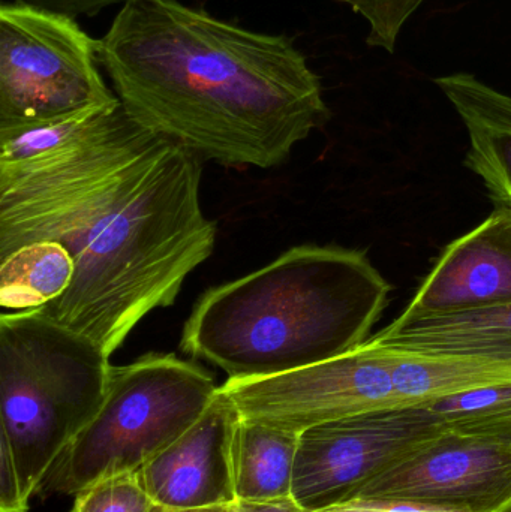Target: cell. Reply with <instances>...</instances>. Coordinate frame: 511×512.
<instances>
[{
    "instance_id": "6da1fadb",
    "label": "cell",
    "mask_w": 511,
    "mask_h": 512,
    "mask_svg": "<svg viewBox=\"0 0 511 512\" xmlns=\"http://www.w3.org/2000/svg\"><path fill=\"white\" fill-rule=\"evenodd\" d=\"M200 186L194 153L120 102L93 111L50 149L0 161V259L29 243L62 245L74 279L41 309L111 357L215 251Z\"/></svg>"
},
{
    "instance_id": "7a4b0ae2",
    "label": "cell",
    "mask_w": 511,
    "mask_h": 512,
    "mask_svg": "<svg viewBox=\"0 0 511 512\" xmlns=\"http://www.w3.org/2000/svg\"><path fill=\"white\" fill-rule=\"evenodd\" d=\"M99 62L135 122L225 167H278L330 119L321 78L293 38L180 0L123 3Z\"/></svg>"
},
{
    "instance_id": "3957f363",
    "label": "cell",
    "mask_w": 511,
    "mask_h": 512,
    "mask_svg": "<svg viewBox=\"0 0 511 512\" xmlns=\"http://www.w3.org/2000/svg\"><path fill=\"white\" fill-rule=\"evenodd\" d=\"M390 291L365 252L296 246L254 273L204 292L180 346L228 379L282 375L368 342Z\"/></svg>"
},
{
    "instance_id": "277c9868",
    "label": "cell",
    "mask_w": 511,
    "mask_h": 512,
    "mask_svg": "<svg viewBox=\"0 0 511 512\" xmlns=\"http://www.w3.org/2000/svg\"><path fill=\"white\" fill-rule=\"evenodd\" d=\"M110 355L42 309L0 316V447L27 498L104 402Z\"/></svg>"
},
{
    "instance_id": "5b68a950",
    "label": "cell",
    "mask_w": 511,
    "mask_h": 512,
    "mask_svg": "<svg viewBox=\"0 0 511 512\" xmlns=\"http://www.w3.org/2000/svg\"><path fill=\"white\" fill-rule=\"evenodd\" d=\"M219 388L212 373L173 354L111 366L101 408L39 492L77 495L102 478L140 471L197 423Z\"/></svg>"
},
{
    "instance_id": "8992f818",
    "label": "cell",
    "mask_w": 511,
    "mask_h": 512,
    "mask_svg": "<svg viewBox=\"0 0 511 512\" xmlns=\"http://www.w3.org/2000/svg\"><path fill=\"white\" fill-rule=\"evenodd\" d=\"M101 39L75 17L32 3L0 6V131L69 119L119 98L99 72Z\"/></svg>"
},
{
    "instance_id": "52a82bcc",
    "label": "cell",
    "mask_w": 511,
    "mask_h": 512,
    "mask_svg": "<svg viewBox=\"0 0 511 512\" xmlns=\"http://www.w3.org/2000/svg\"><path fill=\"white\" fill-rule=\"evenodd\" d=\"M429 406L378 409L300 433L293 501L305 512L354 498L446 435Z\"/></svg>"
},
{
    "instance_id": "ba28073f",
    "label": "cell",
    "mask_w": 511,
    "mask_h": 512,
    "mask_svg": "<svg viewBox=\"0 0 511 512\" xmlns=\"http://www.w3.org/2000/svg\"><path fill=\"white\" fill-rule=\"evenodd\" d=\"M221 390L233 400L242 420L294 433L405 406L393 385L389 354L368 342L347 354L282 375L227 379Z\"/></svg>"
},
{
    "instance_id": "9c48e42d",
    "label": "cell",
    "mask_w": 511,
    "mask_h": 512,
    "mask_svg": "<svg viewBox=\"0 0 511 512\" xmlns=\"http://www.w3.org/2000/svg\"><path fill=\"white\" fill-rule=\"evenodd\" d=\"M354 498L504 512L511 507V442L446 433L413 459L375 478Z\"/></svg>"
},
{
    "instance_id": "30bf717a",
    "label": "cell",
    "mask_w": 511,
    "mask_h": 512,
    "mask_svg": "<svg viewBox=\"0 0 511 512\" xmlns=\"http://www.w3.org/2000/svg\"><path fill=\"white\" fill-rule=\"evenodd\" d=\"M240 421L233 400L219 388L197 423L138 471L153 504L168 510L236 504L234 441Z\"/></svg>"
},
{
    "instance_id": "8fae6325",
    "label": "cell",
    "mask_w": 511,
    "mask_h": 512,
    "mask_svg": "<svg viewBox=\"0 0 511 512\" xmlns=\"http://www.w3.org/2000/svg\"><path fill=\"white\" fill-rule=\"evenodd\" d=\"M511 303V209L450 243L395 319L399 324Z\"/></svg>"
},
{
    "instance_id": "7c38bea8",
    "label": "cell",
    "mask_w": 511,
    "mask_h": 512,
    "mask_svg": "<svg viewBox=\"0 0 511 512\" xmlns=\"http://www.w3.org/2000/svg\"><path fill=\"white\" fill-rule=\"evenodd\" d=\"M468 132L465 167L483 180L495 209H511V95L470 72L435 78Z\"/></svg>"
},
{
    "instance_id": "4fadbf2b",
    "label": "cell",
    "mask_w": 511,
    "mask_h": 512,
    "mask_svg": "<svg viewBox=\"0 0 511 512\" xmlns=\"http://www.w3.org/2000/svg\"><path fill=\"white\" fill-rule=\"evenodd\" d=\"M380 348L474 357L511 366V303L417 321H393L368 340Z\"/></svg>"
},
{
    "instance_id": "5bb4252c",
    "label": "cell",
    "mask_w": 511,
    "mask_h": 512,
    "mask_svg": "<svg viewBox=\"0 0 511 512\" xmlns=\"http://www.w3.org/2000/svg\"><path fill=\"white\" fill-rule=\"evenodd\" d=\"M384 349L396 394L405 406L429 405L453 394L511 382L510 364Z\"/></svg>"
},
{
    "instance_id": "9a60e30c",
    "label": "cell",
    "mask_w": 511,
    "mask_h": 512,
    "mask_svg": "<svg viewBox=\"0 0 511 512\" xmlns=\"http://www.w3.org/2000/svg\"><path fill=\"white\" fill-rule=\"evenodd\" d=\"M300 433L240 421L234 441L237 502L293 501Z\"/></svg>"
},
{
    "instance_id": "2e32d148",
    "label": "cell",
    "mask_w": 511,
    "mask_h": 512,
    "mask_svg": "<svg viewBox=\"0 0 511 512\" xmlns=\"http://www.w3.org/2000/svg\"><path fill=\"white\" fill-rule=\"evenodd\" d=\"M75 264L56 242H35L0 259V304L12 312L41 309L62 297Z\"/></svg>"
},
{
    "instance_id": "e0dca14e",
    "label": "cell",
    "mask_w": 511,
    "mask_h": 512,
    "mask_svg": "<svg viewBox=\"0 0 511 512\" xmlns=\"http://www.w3.org/2000/svg\"><path fill=\"white\" fill-rule=\"evenodd\" d=\"M425 406L440 418L447 433L511 442V382L453 394Z\"/></svg>"
},
{
    "instance_id": "ac0fdd59",
    "label": "cell",
    "mask_w": 511,
    "mask_h": 512,
    "mask_svg": "<svg viewBox=\"0 0 511 512\" xmlns=\"http://www.w3.org/2000/svg\"><path fill=\"white\" fill-rule=\"evenodd\" d=\"M153 505L135 471L90 484L75 495L71 512H150Z\"/></svg>"
},
{
    "instance_id": "d6986e66",
    "label": "cell",
    "mask_w": 511,
    "mask_h": 512,
    "mask_svg": "<svg viewBox=\"0 0 511 512\" xmlns=\"http://www.w3.org/2000/svg\"><path fill=\"white\" fill-rule=\"evenodd\" d=\"M347 5L368 23L366 44L393 54L410 18L428 0H333Z\"/></svg>"
},
{
    "instance_id": "ffe728a7",
    "label": "cell",
    "mask_w": 511,
    "mask_h": 512,
    "mask_svg": "<svg viewBox=\"0 0 511 512\" xmlns=\"http://www.w3.org/2000/svg\"><path fill=\"white\" fill-rule=\"evenodd\" d=\"M29 501L11 454L0 447V512H27Z\"/></svg>"
},
{
    "instance_id": "44dd1931",
    "label": "cell",
    "mask_w": 511,
    "mask_h": 512,
    "mask_svg": "<svg viewBox=\"0 0 511 512\" xmlns=\"http://www.w3.org/2000/svg\"><path fill=\"white\" fill-rule=\"evenodd\" d=\"M314 512H461L432 507V505L414 504V502L395 501V499L353 498L332 507Z\"/></svg>"
},
{
    "instance_id": "7402d4cb",
    "label": "cell",
    "mask_w": 511,
    "mask_h": 512,
    "mask_svg": "<svg viewBox=\"0 0 511 512\" xmlns=\"http://www.w3.org/2000/svg\"><path fill=\"white\" fill-rule=\"evenodd\" d=\"M15 2L32 3V5L62 12L71 17H78V15L93 17L108 6L119 5V3L123 5L128 0H15Z\"/></svg>"
},
{
    "instance_id": "603a6c76",
    "label": "cell",
    "mask_w": 511,
    "mask_h": 512,
    "mask_svg": "<svg viewBox=\"0 0 511 512\" xmlns=\"http://www.w3.org/2000/svg\"><path fill=\"white\" fill-rule=\"evenodd\" d=\"M236 512H305L294 501L236 502Z\"/></svg>"
},
{
    "instance_id": "cb8c5ba5",
    "label": "cell",
    "mask_w": 511,
    "mask_h": 512,
    "mask_svg": "<svg viewBox=\"0 0 511 512\" xmlns=\"http://www.w3.org/2000/svg\"><path fill=\"white\" fill-rule=\"evenodd\" d=\"M150 512H236V507L233 505H224V507L201 508V510H168V508L153 505Z\"/></svg>"
},
{
    "instance_id": "d4e9b609",
    "label": "cell",
    "mask_w": 511,
    "mask_h": 512,
    "mask_svg": "<svg viewBox=\"0 0 511 512\" xmlns=\"http://www.w3.org/2000/svg\"><path fill=\"white\" fill-rule=\"evenodd\" d=\"M504 512H511V507L509 508V510H506V511H504Z\"/></svg>"
}]
</instances>
